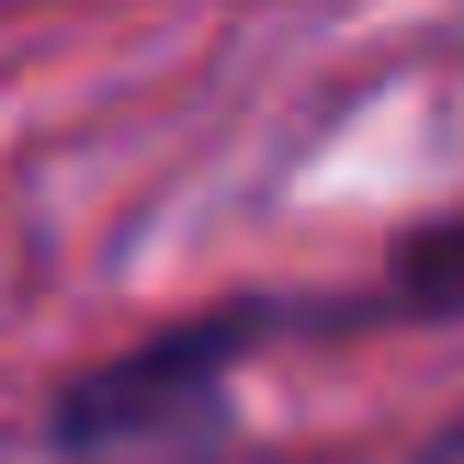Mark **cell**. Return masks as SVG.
<instances>
[{"label":"cell","mask_w":464,"mask_h":464,"mask_svg":"<svg viewBox=\"0 0 464 464\" xmlns=\"http://www.w3.org/2000/svg\"><path fill=\"white\" fill-rule=\"evenodd\" d=\"M385 317V295H362ZM362 306H306V295H238L216 317H181V329L136 340V352L91 362V374L57 385V453L68 464H113V453H159V442H193V430H227V374L261 362L272 340H306V329H340Z\"/></svg>","instance_id":"1"},{"label":"cell","mask_w":464,"mask_h":464,"mask_svg":"<svg viewBox=\"0 0 464 464\" xmlns=\"http://www.w3.org/2000/svg\"><path fill=\"white\" fill-rule=\"evenodd\" d=\"M385 317H464V227H430V238L397 249V272H385Z\"/></svg>","instance_id":"2"},{"label":"cell","mask_w":464,"mask_h":464,"mask_svg":"<svg viewBox=\"0 0 464 464\" xmlns=\"http://www.w3.org/2000/svg\"><path fill=\"white\" fill-rule=\"evenodd\" d=\"M408 464H464V420H453V430H430V442L408 453Z\"/></svg>","instance_id":"3"}]
</instances>
